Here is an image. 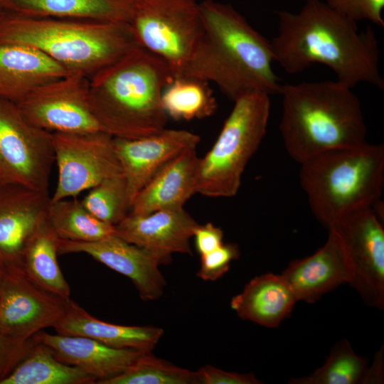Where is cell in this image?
<instances>
[{"label":"cell","mask_w":384,"mask_h":384,"mask_svg":"<svg viewBox=\"0 0 384 384\" xmlns=\"http://www.w3.org/2000/svg\"><path fill=\"white\" fill-rule=\"evenodd\" d=\"M48 191L0 181V267H20L23 248L46 218Z\"/></svg>","instance_id":"obj_17"},{"label":"cell","mask_w":384,"mask_h":384,"mask_svg":"<svg viewBox=\"0 0 384 384\" xmlns=\"http://www.w3.org/2000/svg\"><path fill=\"white\" fill-rule=\"evenodd\" d=\"M139 45L181 76L203 32L196 0H135L129 22Z\"/></svg>","instance_id":"obj_8"},{"label":"cell","mask_w":384,"mask_h":384,"mask_svg":"<svg viewBox=\"0 0 384 384\" xmlns=\"http://www.w3.org/2000/svg\"><path fill=\"white\" fill-rule=\"evenodd\" d=\"M325 244L306 257L291 262L282 274L297 301L314 303L324 294L352 281V267L337 233L328 229Z\"/></svg>","instance_id":"obj_18"},{"label":"cell","mask_w":384,"mask_h":384,"mask_svg":"<svg viewBox=\"0 0 384 384\" xmlns=\"http://www.w3.org/2000/svg\"><path fill=\"white\" fill-rule=\"evenodd\" d=\"M174 78L164 59L142 47L93 75L89 104L102 131L137 139L165 128L161 95Z\"/></svg>","instance_id":"obj_3"},{"label":"cell","mask_w":384,"mask_h":384,"mask_svg":"<svg viewBox=\"0 0 384 384\" xmlns=\"http://www.w3.org/2000/svg\"><path fill=\"white\" fill-rule=\"evenodd\" d=\"M80 368L58 359L43 343H32L18 363L0 384H95Z\"/></svg>","instance_id":"obj_26"},{"label":"cell","mask_w":384,"mask_h":384,"mask_svg":"<svg viewBox=\"0 0 384 384\" xmlns=\"http://www.w3.org/2000/svg\"><path fill=\"white\" fill-rule=\"evenodd\" d=\"M199 142V136L191 132L166 128L137 139L114 137V149L126 180L130 205L163 166L183 151L196 148Z\"/></svg>","instance_id":"obj_15"},{"label":"cell","mask_w":384,"mask_h":384,"mask_svg":"<svg viewBox=\"0 0 384 384\" xmlns=\"http://www.w3.org/2000/svg\"><path fill=\"white\" fill-rule=\"evenodd\" d=\"M199 384H260L252 373L228 372L210 365L196 370Z\"/></svg>","instance_id":"obj_34"},{"label":"cell","mask_w":384,"mask_h":384,"mask_svg":"<svg viewBox=\"0 0 384 384\" xmlns=\"http://www.w3.org/2000/svg\"><path fill=\"white\" fill-rule=\"evenodd\" d=\"M0 43L32 46L69 73L88 78L137 48L129 23L30 16L4 11Z\"/></svg>","instance_id":"obj_5"},{"label":"cell","mask_w":384,"mask_h":384,"mask_svg":"<svg viewBox=\"0 0 384 384\" xmlns=\"http://www.w3.org/2000/svg\"><path fill=\"white\" fill-rule=\"evenodd\" d=\"M32 339L18 344L0 333V382L13 370L28 350Z\"/></svg>","instance_id":"obj_35"},{"label":"cell","mask_w":384,"mask_h":384,"mask_svg":"<svg viewBox=\"0 0 384 384\" xmlns=\"http://www.w3.org/2000/svg\"><path fill=\"white\" fill-rule=\"evenodd\" d=\"M67 302L36 285L20 267L2 268L0 333L25 344L38 332L53 328L63 315Z\"/></svg>","instance_id":"obj_12"},{"label":"cell","mask_w":384,"mask_h":384,"mask_svg":"<svg viewBox=\"0 0 384 384\" xmlns=\"http://www.w3.org/2000/svg\"><path fill=\"white\" fill-rule=\"evenodd\" d=\"M81 201L97 219L115 226L128 215L131 207L124 175L104 180Z\"/></svg>","instance_id":"obj_31"},{"label":"cell","mask_w":384,"mask_h":384,"mask_svg":"<svg viewBox=\"0 0 384 384\" xmlns=\"http://www.w3.org/2000/svg\"><path fill=\"white\" fill-rule=\"evenodd\" d=\"M59 238L46 218L27 241L20 268L36 285L63 299H70V288L58 262Z\"/></svg>","instance_id":"obj_25"},{"label":"cell","mask_w":384,"mask_h":384,"mask_svg":"<svg viewBox=\"0 0 384 384\" xmlns=\"http://www.w3.org/2000/svg\"><path fill=\"white\" fill-rule=\"evenodd\" d=\"M98 384H199L196 371L143 353L125 371Z\"/></svg>","instance_id":"obj_30"},{"label":"cell","mask_w":384,"mask_h":384,"mask_svg":"<svg viewBox=\"0 0 384 384\" xmlns=\"http://www.w3.org/2000/svg\"><path fill=\"white\" fill-rule=\"evenodd\" d=\"M279 130L284 147L299 164L324 151L366 142L361 104L337 80L282 85Z\"/></svg>","instance_id":"obj_4"},{"label":"cell","mask_w":384,"mask_h":384,"mask_svg":"<svg viewBox=\"0 0 384 384\" xmlns=\"http://www.w3.org/2000/svg\"><path fill=\"white\" fill-rule=\"evenodd\" d=\"M68 74L32 46L0 43V98L17 103L39 86Z\"/></svg>","instance_id":"obj_21"},{"label":"cell","mask_w":384,"mask_h":384,"mask_svg":"<svg viewBox=\"0 0 384 384\" xmlns=\"http://www.w3.org/2000/svg\"><path fill=\"white\" fill-rule=\"evenodd\" d=\"M240 250L233 243H223L214 250L201 256L197 276L204 281H215L225 274L232 261L238 259Z\"/></svg>","instance_id":"obj_33"},{"label":"cell","mask_w":384,"mask_h":384,"mask_svg":"<svg viewBox=\"0 0 384 384\" xmlns=\"http://www.w3.org/2000/svg\"><path fill=\"white\" fill-rule=\"evenodd\" d=\"M196 250L200 255H206L223 243V232L211 223L198 225L193 236Z\"/></svg>","instance_id":"obj_36"},{"label":"cell","mask_w":384,"mask_h":384,"mask_svg":"<svg viewBox=\"0 0 384 384\" xmlns=\"http://www.w3.org/2000/svg\"><path fill=\"white\" fill-rule=\"evenodd\" d=\"M301 187L310 208L326 228L380 199L384 183V146L367 142L334 149L302 163Z\"/></svg>","instance_id":"obj_6"},{"label":"cell","mask_w":384,"mask_h":384,"mask_svg":"<svg viewBox=\"0 0 384 384\" xmlns=\"http://www.w3.org/2000/svg\"><path fill=\"white\" fill-rule=\"evenodd\" d=\"M33 340L47 346L60 361L76 366L96 379L95 383L118 375L143 353L130 348H117L95 339L41 331Z\"/></svg>","instance_id":"obj_19"},{"label":"cell","mask_w":384,"mask_h":384,"mask_svg":"<svg viewBox=\"0 0 384 384\" xmlns=\"http://www.w3.org/2000/svg\"><path fill=\"white\" fill-rule=\"evenodd\" d=\"M1 273H2V268L0 267V277H1Z\"/></svg>","instance_id":"obj_39"},{"label":"cell","mask_w":384,"mask_h":384,"mask_svg":"<svg viewBox=\"0 0 384 384\" xmlns=\"http://www.w3.org/2000/svg\"><path fill=\"white\" fill-rule=\"evenodd\" d=\"M383 347L375 354L371 366L368 368L363 384L383 383Z\"/></svg>","instance_id":"obj_37"},{"label":"cell","mask_w":384,"mask_h":384,"mask_svg":"<svg viewBox=\"0 0 384 384\" xmlns=\"http://www.w3.org/2000/svg\"><path fill=\"white\" fill-rule=\"evenodd\" d=\"M53 328L60 334L85 336L112 347L143 353L152 352L164 334V329L157 326H124L101 321L70 299Z\"/></svg>","instance_id":"obj_22"},{"label":"cell","mask_w":384,"mask_h":384,"mask_svg":"<svg viewBox=\"0 0 384 384\" xmlns=\"http://www.w3.org/2000/svg\"><path fill=\"white\" fill-rule=\"evenodd\" d=\"M368 368L366 358L357 355L346 339L336 342L324 363L311 374L292 378L290 384L363 383Z\"/></svg>","instance_id":"obj_29"},{"label":"cell","mask_w":384,"mask_h":384,"mask_svg":"<svg viewBox=\"0 0 384 384\" xmlns=\"http://www.w3.org/2000/svg\"><path fill=\"white\" fill-rule=\"evenodd\" d=\"M4 11V10L0 6V15Z\"/></svg>","instance_id":"obj_38"},{"label":"cell","mask_w":384,"mask_h":384,"mask_svg":"<svg viewBox=\"0 0 384 384\" xmlns=\"http://www.w3.org/2000/svg\"><path fill=\"white\" fill-rule=\"evenodd\" d=\"M199 4L203 32L181 75L213 82L233 101L255 91L279 94L270 41L231 5Z\"/></svg>","instance_id":"obj_2"},{"label":"cell","mask_w":384,"mask_h":384,"mask_svg":"<svg viewBox=\"0 0 384 384\" xmlns=\"http://www.w3.org/2000/svg\"><path fill=\"white\" fill-rule=\"evenodd\" d=\"M297 302L282 274L269 272L250 280L231 299L230 307L243 320L274 328L290 315Z\"/></svg>","instance_id":"obj_23"},{"label":"cell","mask_w":384,"mask_h":384,"mask_svg":"<svg viewBox=\"0 0 384 384\" xmlns=\"http://www.w3.org/2000/svg\"><path fill=\"white\" fill-rule=\"evenodd\" d=\"M58 181L51 201L75 198L105 179L123 175L114 137L102 132L53 133Z\"/></svg>","instance_id":"obj_10"},{"label":"cell","mask_w":384,"mask_h":384,"mask_svg":"<svg viewBox=\"0 0 384 384\" xmlns=\"http://www.w3.org/2000/svg\"><path fill=\"white\" fill-rule=\"evenodd\" d=\"M88 95L89 78L70 73L39 86L16 105L30 123L51 133L102 131Z\"/></svg>","instance_id":"obj_11"},{"label":"cell","mask_w":384,"mask_h":384,"mask_svg":"<svg viewBox=\"0 0 384 384\" xmlns=\"http://www.w3.org/2000/svg\"><path fill=\"white\" fill-rule=\"evenodd\" d=\"M46 218L62 240L92 242L115 233L114 225L97 219L75 198L50 201Z\"/></svg>","instance_id":"obj_28"},{"label":"cell","mask_w":384,"mask_h":384,"mask_svg":"<svg viewBox=\"0 0 384 384\" xmlns=\"http://www.w3.org/2000/svg\"><path fill=\"white\" fill-rule=\"evenodd\" d=\"M199 157L188 149L163 166L146 183L132 203L129 213L145 215L161 210L183 208L195 193Z\"/></svg>","instance_id":"obj_20"},{"label":"cell","mask_w":384,"mask_h":384,"mask_svg":"<svg viewBox=\"0 0 384 384\" xmlns=\"http://www.w3.org/2000/svg\"><path fill=\"white\" fill-rule=\"evenodd\" d=\"M53 133L30 123L16 103L0 98V181L48 191Z\"/></svg>","instance_id":"obj_9"},{"label":"cell","mask_w":384,"mask_h":384,"mask_svg":"<svg viewBox=\"0 0 384 384\" xmlns=\"http://www.w3.org/2000/svg\"><path fill=\"white\" fill-rule=\"evenodd\" d=\"M198 225L181 208L145 215L129 213L114 228L117 235L147 250L162 265H168L174 253L192 254L190 240Z\"/></svg>","instance_id":"obj_16"},{"label":"cell","mask_w":384,"mask_h":384,"mask_svg":"<svg viewBox=\"0 0 384 384\" xmlns=\"http://www.w3.org/2000/svg\"><path fill=\"white\" fill-rule=\"evenodd\" d=\"M161 104L168 118L176 121L208 117L218 107L209 82L183 75L174 78L165 87Z\"/></svg>","instance_id":"obj_27"},{"label":"cell","mask_w":384,"mask_h":384,"mask_svg":"<svg viewBox=\"0 0 384 384\" xmlns=\"http://www.w3.org/2000/svg\"><path fill=\"white\" fill-rule=\"evenodd\" d=\"M87 254L132 280L140 298L145 302L159 299L166 282L159 266L161 262L147 250L129 243L115 233L92 242H76L59 238L58 255Z\"/></svg>","instance_id":"obj_14"},{"label":"cell","mask_w":384,"mask_h":384,"mask_svg":"<svg viewBox=\"0 0 384 384\" xmlns=\"http://www.w3.org/2000/svg\"><path fill=\"white\" fill-rule=\"evenodd\" d=\"M328 229L340 238L349 259L350 285L370 307H384V230L372 208L351 213Z\"/></svg>","instance_id":"obj_13"},{"label":"cell","mask_w":384,"mask_h":384,"mask_svg":"<svg viewBox=\"0 0 384 384\" xmlns=\"http://www.w3.org/2000/svg\"><path fill=\"white\" fill-rule=\"evenodd\" d=\"M135 0H0L5 11L30 16H48L130 22Z\"/></svg>","instance_id":"obj_24"},{"label":"cell","mask_w":384,"mask_h":384,"mask_svg":"<svg viewBox=\"0 0 384 384\" xmlns=\"http://www.w3.org/2000/svg\"><path fill=\"white\" fill-rule=\"evenodd\" d=\"M331 8L355 21L367 20L383 27L384 0H326Z\"/></svg>","instance_id":"obj_32"},{"label":"cell","mask_w":384,"mask_h":384,"mask_svg":"<svg viewBox=\"0 0 384 384\" xmlns=\"http://www.w3.org/2000/svg\"><path fill=\"white\" fill-rule=\"evenodd\" d=\"M277 33L270 41L274 62L289 74L315 63L329 67L336 80L353 88L367 82L379 89V48L374 30L359 31L356 22L321 0H306L297 13H278Z\"/></svg>","instance_id":"obj_1"},{"label":"cell","mask_w":384,"mask_h":384,"mask_svg":"<svg viewBox=\"0 0 384 384\" xmlns=\"http://www.w3.org/2000/svg\"><path fill=\"white\" fill-rule=\"evenodd\" d=\"M233 102L234 106L214 144L199 159L196 193L212 198L235 196L245 169L266 134L270 95L251 92Z\"/></svg>","instance_id":"obj_7"}]
</instances>
